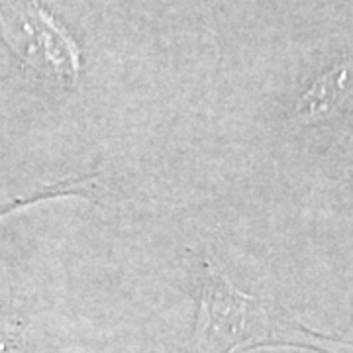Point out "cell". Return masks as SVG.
I'll return each mask as SVG.
<instances>
[{"label": "cell", "mask_w": 353, "mask_h": 353, "mask_svg": "<svg viewBox=\"0 0 353 353\" xmlns=\"http://www.w3.org/2000/svg\"><path fill=\"white\" fill-rule=\"evenodd\" d=\"M194 340L208 353L248 352L267 345H292L332 353L340 341L301 324L275 301L240 290L214 259L206 257Z\"/></svg>", "instance_id": "cell-1"}, {"label": "cell", "mask_w": 353, "mask_h": 353, "mask_svg": "<svg viewBox=\"0 0 353 353\" xmlns=\"http://www.w3.org/2000/svg\"><path fill=\"white\" fill-rule=\"evenodd\" d=\"M0 28L18 57L38 75L69 88L79 77V46L36 0H0Z\"/></svg>", "instance_id": "cell-2"}, {"label": "cell", "mask_w": 353, "mask_h": 353, "mask_svg": "<svg viewBox=\"0 0 353 353\" xmlns=\"http://www.w3.org/2000/svg\"><path fill=\"white\" fill-rule=\"evenodd\" d=\"M353 94V59L320 75L294 106L296 124H312L328 118Z\"/></svg>", "instance_id": "cell-3"}]
</instances>
